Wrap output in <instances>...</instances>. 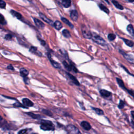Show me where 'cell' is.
<instances>
[{
	"instance_id": "1",
	"label": "cell",
	"mask_w": 134,
	"mask_h": 134,
	"mask_svg": "<svg viewBox=\"0 0 134 134\" xmlns=\"http://www.w3.org/2000/svg\"><path fill=\"white\" fill-rule=\"evenodd\" d=\"M41 124V128L44 130H53L55 129L54 125L50 121L42 120Z\"/></svg>"
},
{
	"instance_id": "2",
	"label": "cell",
	"mask_w": 134,
	"mask_h": 134,
	"mask_svg": "<svg viewBox=\"0 0 134 134\" xmlns=\"http://www.w3.org/2000/svg\"><path fill=\"white\" fill-rule=\"evenodd\" d=\"M81 31L82 35L86 39H92L93 34L91 32L90 29L85 25H82L81 26Z\"/></svg>"
},
{
	"instance_id": "3",
	"label": "cell",
	"mask_w": 134,
	"mask_h": 134,
	"mask_svg": "<svg viewBox=\"0 0 134 134\" xmlns=\"http://www.w3.org/2000/svg\"><path fill=\"white\" fill-rule=\"evenodd\" d=\"M92 39L94 42H96L98 45L103 46H104L106 45V42L105 41V40L96 34H93Z\"/></svg>"
},
{
	"instance_id": "4",
	"label": "cell",
	"mask_w": 134,
	"mask_h": 134,
	"mask_svg": "<svg viewBox=\"0 0 134 134\" xmlns=\"http://www.w3.org/2000/svg\"><path fill=\"white\" fill-rule=\"evenodd\" d=\"M66 130L68 134H81L76 127L72 125H69L66 127Z\"/></svg>"
},
{
	"instance_id": "5",
	"label": "cell",
	"mask_w": 134,
	"mask_h": 134,
	"mask_svg": "<svg viewBox=\"0 0 134 134\" xmlns=\"http://www.w3.org/2000/svg\"><path fill=\"white\" fill-rule=\"evenodd\" d=\"M70 16L72 21H77V20L78 19V17H79L78 13L77 12V11L75 10L71 11L70 13Z\"/></svg>"
},
{
	"instance_id": "6",
	"label": "cell",
	"mask_w": 134,
	"mask_h": 134,
	"mask_svg": "<svg viewBox=\"0 0 134 134\" xmlns=\"http://www.w3.org/2000/svg\"><path fill=\"white\" fill-rule=\"evenodd\" d=\"M34 23H35V25H36L37 27H38L39 28H41V29H43L45 27V25L42 22L40 21L39 19L36 18H33Z\"/></svg>"
},
{
	"instance_id": "7",
	"label": "cell",
	"mask_w": 134,
	"mask_h": 134,
	"mask_svg": "<svg viewBox=\"0 0 134 134\" xmlns=\"http://www.w3.org/2000/svg\"><path fill=\"white\" fill-rule=\"evenodd\" d=\"M48 58L49 59V60L50 61V63L54 68H57V69H60V68H61V67L60 64L59 63H58L57 62H56V61L53 60L51 59V55L50 54H48Z\"/></svg>"
},
{
	"instance_id": "8",
	"label": "cell",
	"mask_w": 134,
	"mask_h": 134,
	"mask_svg": "<svg viewBox=\"0 0 134 134\" xmlns=\"http://www.w3.org/2000/svg\"><path fill=\"white\" fill-rule=\"evenodd\" d=\"M67 75H68V77H69V79L71 80V81H72V83H73L75 85H77V86H79L80 85V83L78 81V80L76 79L75 76H74L72 75H71L70 73L67 72Z\"/></svg>"
},
{
	"instance_id": "9",
	"label": "cell",
	"mask_w": 134,
	"mask_h": 134,
	"mask_svg": "<svg viewBox=\"0 0 134 134\" xmlns=\"http://www.w3.org/2000/svg\"><path fill=\"white\" fill-rule=\"evenodd\" d=\"M23 103L24 105L25 106L28 107H32L34 106V103L31 101L29 99L27 98H24L22 100Z\"/></svg>"
},
{
	"instance_id": "10",
	"label": "cell",
	"mask_w": 134,
	"mask_h": 134,
	"mask_svg": "<svg viewBox=\"0 0 134 134\" xmlns=\"http://www.w3.org/2000/svg\"><path fill=\"white\" fill-rule=\"evenodd\" d=\"M119 52H120L123 56L125 57V58L127 59V60H128L130 62H133L134 61V57L132 55H128V54L125 53L123 51H122L121 50L119 51Z\"/></svg>"
},
{
	"instance_id": "11",
	"label": "cell",
	"mask_w": 134,
	"mask_h": 134,
	"mask_svg": "<svg viewBox=\"0 0 134 134\" xmlns=\"http://www.w3.org/2000/svg\"><path fill=\"white\" fill-rule=\"evenodd\" d=\"M39 15L40 17H41L42 19V21H44V22H46L47 23L49 24H51V25L52 24V21H51L50 19L48 18L45 15H44V14H42V13H39Z\"/></svg>"
},
{
	"instance_id": "12",
	"label": "cell",
	"mask_w": 134,
	"mask_h": 134,
	"mask_svg": "<svg viewBox=\"0 0 134 134\" xmlns=\"http://www.w3.org/2000/svg\"><path fill=\"white\" fill-rule=\"evenodd\" d=\"M100 94L105 98H110L112 96V93H111L109 91H108L106 90H101L99 91Z\"/></svg>"
},
{
	"instance_id": "13",
	"label": "cell",
	"mask_w": 134,
	"mask_h": 134,
	"mask_svg": "<svg viewBox=\"0 0 134 134\" xmlns=\"http://www.w3.org/2000/svg\"><path fill=\"white\" fill-rule=\"evenodd\" d=\"M29 51L30 52L35 54L36 55H37L39 57L42 56V53L40 52L39 51H38L37 50V48L35 47H33V46L31 47L29 49Z\"/></svg>"
},
{
	"instance_id": "14",
	"label": "cell",
	"mask_w": 134,
	"mask_h": 134,
	"mask_svg": "<svg viewBox=\"0 0 134 134\" xmlns=\"http://www.w3.org/2000/svg\"><path fill=\"white\" fill-rule=\"evenodd\" d=\"M81 126L82 127V128H84L85 130H89L91 129V126L90 124L87 122L86 121L82 122L81 123Z\"/></svg>"
},
{
	"instance_id": "15",
	"label": "cell",
	"mask_w": 134,
	"mask_h": 134,
	"mask_svg": "<svg viewBox=\"0 0 134 134\" xmlns=\"http://www.w3.org/2000/svg\"><path fill=\"white\" fill-rule=\"evenodd\" d=\"M19 72H20V75H21V76L22 77H23L24 78H26L27 76L28 75V74H29L28 71L27 69H26L24 68H22L21 69H20Z\"/></svg>"
},
{
	"instance_id": "16",
	"label": "cell",
	"mask_w": 134,
	"mask_h": 134,
	"mask_svg": "<svg viewBox=\"0 0 134 134\" xmlns=\"http://www.w3.org/2000/svg\"><path fill=\"white\" fill-rule=\"evenodd\" d=\"M10 13L13 16L17 18L18 19H22V15L19 13H18L17 12H16L15 11L11 10L10 11Z\"/></svg>"
},
{
	"instance_id": "17",
	"label": "cell",
	"mask_w": 134,
	"mask_h": 134,
	"mask_svg": "<svg viewBox=\"0 0 134 134\" xmlns=\"http://www.w3.org/2000/svg\"><path fill=\"white\" fill-rule=\"evenodd\" d=\"M53 25L56 29L58 30H60L62 28V27H63V26H62L61 23L59 21H56L55 23H54Z\"/></svg>"
},
{
	"instance_id": "18",
	"label": "cell",
	"mask_w": 134,
	"mask_h": 134,
	"mask_svg": "<svg viewBox=\"0 0 134 134\" xmlns=\"http://www.w3.org/2000/svg\"><path fill=\"white\" fill-rule=\"evenodd\" d=\"M116 81H117V83H118V84L119 85V86L121 88H122V89H124L125 90H126V91L127 90V89L125 86L123 81H122L121 79L117 78H116Z\"/></svg>"
},
{
	"instance_id": "19",
	"label": "cell",
	"mask_w": 134,
	"mask_h": 134,
	"mask_svg": "<svg viewBox=\"0 0 134 134\" xmlns=\"http://www.w3.org/2000/svg\"><path fill=\"white\" fill-rule=\"evenodd\" d=\"M62 5L65 8H68L70 7L71 4V1L70 0H64L61 2Z\"/></svg>"
},
{
	"instance_id": "20",
	"label": "cell",
	"mask_w": 134,
	"mask_h": 134,
	"mask_svg": "<svg viewBox=\"0 0 134 134\" xmlns=\"http://www.w3.org/2000/svg\"><path fill=\"white\" fill-rule=\"evenodd\" d=\"M61 21L63 22L64 24H67L68 26H69L70 28H74V26H73V24L71 23V22H70L69 20L67 19V18H65L64 17H61Z\"/></svg>"
},
{
	"instance_id": "21",
	"label": "cell",
	"mask_w": 134,
	"mask_h": 134,
	"mask_svg": "<svg viewBox=\"0 0 134 134\" xmlns=\"http://www.w3.org/2000/svg\"><path fill=\"white\" fill-rule=\"evenodd\" d=\"M127 30L131 35L134 37V28L132 25L129 24V25H128L127 27Z\"/></svg>"
},
{
	"instance_id": "22",
	"label": "cell",
	"mask_w": 134,
	"mask_h": 134,
	"mask_svg": "<svg viewBox=\"0 0 134 134\" xmlns=\"http://www.w3.org/2000/svg\"><path fill=\"white\" fill-rule=\"evenodd\" d=\"M99 8L100 9L103 11V12H104L105 13H106V14H109L110 13V11L108 9L107 7H106L105 6V5H104L103 4H99Z\"/></svg>"
},
{
	"instance_id": "23",
	"label": "cell",
	"mask_w": 134,
	"mask_h": 134,
	"mask_svg": "<svg viewBox=\"0 0 134 134\" xmlns=\"http://www.w3.org/2000/svg\"><path fill=\"white\" fill-rule=\"evenodd\" d=\"M122 41H123L125 42V43L126 44V45H127L128 46H129L130 47H132L134 46V43L133 41H129V40H128V39H125V38H122Z\"/></svg>"
},
{
	"instance_id": "24",
	"label": "cell",
	"mask_w": 134,
	"mask_h": 134,
	"mask_svg": "<svg viewBox=\"0 0 134 134\" xmlns=\"http://www.w3.org/2000/svg\"><path fill=\"white\" fill-rule=\"evenodd\" d=\"M112 2L113 3V4H114V6L117 8H118V9L121 10H122L124 9L123 6H122V5H121L120 4H119L117 1H112Z\"/></svg>"
},
{
	"instance_id": "25",
	"label": "cell",
	"mask_w": 134,
	"mask_h": 134,
	"mask_svg": "<svg viewBox=\"0 0 134 134\" xmlns=\"http://www.w3.org/2000/svg\"><path fill=\"white\" fill-rule=\"evenodd\" d=\"M62 35H63V36L64 37H65V38H69L71 37V34L69 32V31L66 29H65L64 30H63V31H62Z\"/></svg>"
},
{
	"instance_id": "26",
	"label": "cell",
	"mask_w": 134,
	"mask_h": 134,
	"mask_svg": "<svg viewBox=\"0 0 134 134\" xmlns=\"http://www.w3.org/2000/svg\"><path fill=\"white\" fill-rule=\"evenodd\" d=\"M63 64H64V66L65 69H66L68 71H70L71 70H72L71 64H69L67 62H66L65 61H63Z\"/></svg>"
},
{
	"instance_id": "27",
	"label": "cell",
	"mask_w": 134,
	"mask_h": 134,
	"mask_svg": "<svg viewBox=\"0 0 134 134\" xmlns=\"http://www.w3.org/2000/svg\"><path fill=\"white\" fill-rule=\"evenodd\" d=\"M26 114L27 115H28L29 116H30L31 117L34 118V119H39V118H41V116H40L39 115L35 114H34L33 113L28 112V113H26Z\"/></svg>"
},
{
	"instance_id": "28",
	"label": "cell",
	"mask_w": 134,
	"mask_h": 134,
	"mask_svg": "<svg viewBox=\"0 0 134 134\" xmlns=\"http://www.w3.org/2000/svg\"><path fill=\"white\" fill-rule=\"evenodd\" d=\"M92 109L95 111L97 114L99 115H102L104 114V112L102 110L100 109H98V108H95V107H92Z\"/></svg>"
},
{
	"instance_id": "29",
	"label": "cell",
	"mask_w": 134,
	"mask_h": 134,
	"mask_svg": "<svg viewBox=\"0 0 134 134\" xmlns=\"http://www.w3.org/2000/svg\"><path fill=\"white\" fill-rule=\"evenodd\" d=\"M116 38V35L114 34H109L108 35V39L110 41H114Z\"/></svg>"
},
{
	"instance_id": "30",
	"label": "cell",
	"mask_w": 134,
	"mask_h": 134,
	"mask_svg": "<svg viewBox=\"0 0 134 134\" xmlns=\"http://www.w3.org/2000/svg\"><path fill=\"white\" fill-rule=\"evenodd\" d=\"M0 16H1V17H0V23H1V24L2 25H6L7 24V23L6 21H5L4 16L2 15V14H1V15Z\"/></svg>"
},
{
	"instance_id": "31",
	"label": "cell",
	"mask_w": 134,
	"mask_h": 134,
	"mask_svg": "<svg viewBox=\"0 0 134 134\" xmlns=\"http://www.w3.org/2000/svg\"><path fill=\"white\" fill-rule=\"evenodd\" d=\"M13 105L14 106H16V107H23V108H26V106H24L23 105H22V104L20 103L19 102H16L15 103H14L13 104Z\"/></svg>"
},
{
	"instance_id": "32",
	"label": "cell",
	"mask_w": 134,
	"mask_h": 134,
	"mask_svg": "<svg viewBox=\"0 0 134 134\" xmlns=\"http://www.w3.org/2000/svg\"><path fill=\"white\" fill-rule=\"evenodd\" d=\"M125 106V103L124 101H122V100H120V102H119V103L118 105V108L120 109H123Z\"/></svg>"
},
{
	"instance_id": "33",
	"label": "cell",
	"mask_w": 134,
	"mask_h": 134,
	"mask_svg": "<svg viewBox=\"0 0 134 134\" xmlns=\"http://www.w3.org/2000/svg\"><path fill=\"white\" fill-rule=\"evenodd\" d=\"M5 7H6V3L1 0L0 2V7L1 8H5Z\"/></svg>"
},
{
	"instance_id": "34",
	"label": "cell",
	"mask_w": 134,
	"mask_h": 134,
	"mask_svg": "<svg viewBox=\"0 0 134 134\" xmlns=\"http://www.w3.org/2000/svg\"><path fill=\"white\" fill-rule=\"evenodd\" d=\"M42 112H43L45 114H46L48 116H52V113H51L50 111H49L48 110H42Z\"/></svg>"
},
{
	"instance_id": "35",
	"label": "cell",
	"mask_w": 134,
	"mask_h": 134,
	"mask_svg": "<svg viewBox=\"0 0 134 134\" xmlns=\"http://www.w3.org/2000/svg\"><path fill=\"white\" fill-rule=\"evenodd\" d=\"M5 39L7 40V41H10V40L12 39V35H11V34H6L5 36Z\"/></svg>"
},
{
	"instance_id": "36",
	"label": "cell",
	"mask_w": 134,
	"mask_h": 134,
	"mask_svg": "<svg viewBox=\"0 0 134 134\" xmlns=\"http://www.w3.org/2000/svg\"><path fill=\"white\" fill-rule=\"evenodd\" d=\"M71 67H72V70L74 71V72H76V73H77V72H78V69H76V68L74 65L72 64H71Z\"/></svg>"
},
{
	"instance_id": "37",
	"label": "cell",
	"mask_w": 134,
	"mask_h": 134,
	"mask_svg": "<svg viewBox=\"0 0 134 134\" xmlns=\"http://www.w3.org/2000/svg\"><path fill=\"white\" fill-rule=\"evenodd\" d=\"M127 92L130 95H132L133 98H134V91L132 90H127Z\"/></svg>"
},
{
	"instance_id": "38",
	"label": "cell",
	"mask_w": 134,
	"mask_h": 134,
	"mask_svg": "<svg viewBox=\"0 0 134 134\" xmlns=\"http://www.w3.org/2000/svg\"><path fill=\"white\" fill-rule=\"evenodd\" d=\"M27 132V129H23L20 130L18 132V134H25Z\"/></svg>"
},
{
	"instance_id": "39",
	"label": "cell",
	"mask_w": 134,
	"mask_h": 134,
	"mask_svg": "<svg viewBox=\"0 0 134 134\" xmlns=\"http://www.w3.org/2000/svg\"><path fill=\"white\" fill-rule=\"evenodd\" d=\"M24 81L25 83L26 84H28L29 83V79H28V78H27V77L26 78H24Z\"/></svg>"
},
{
	"instance_id": "40",
	"label": "cell",
	"mask_w": 134,
	"mask_h": 134,
	"mask_svg": "<svg viewBox=\"0 0 134 134\" xmlns=\"http://www.w3.org/2000/svg\"><path fill=\"white\" fill-rule=\"evenodd\" d=\"M7 69L8 70H14V67H13V65H12L11 64L8 65V66L7 67Z\"/></svg>"
},
{
	"instance_id": "41",
	"label": "cell",
	"mask_w": 134,
	"mask_h": 134,
	"mask_svg": "<svg viewBox=\"0 0 134 134\" xmlns=\"http://www.w3.org/2000/svg\"><path fill=\"white\" fill-rule=\"evenodd\" d=\"M40 41H41V45L42 46L46 45V42L44 41H43V40H40Z\"/></svg>"
},
{
	"instance_id": "42",
	"label": "cell",
	"mask_w": 134,
	"mask_h": 134,
	"mask_svg": "<svg viewBox=\"0 0 134 134\" xmlns=\"http://www.w3.org/2000/svg\"><path fill=\"white\" fill-rule=\"evenodd\" d=\"M131 126H132V128L134 129V122L133 121H131Z\"/></svg>"
},
{
	"instance_id": "43",
	"label": "cell",
	"mask_w": 134,
	"mask_h": 134,
	"mask_svg": "<svg viewBox=\"0 0 134 134\" xmlns=\"http://www.w3.org/2000/svg\"><path fill=\"white\" fill-rule=\"evenodd\" d=\"M131 114H132L133 118L134 119V111H131Z\"/></svg>"
},
{
	"instance_id": "44",
	"label": "cell",
	"mask_w": 134,
	"mask_h": 134,
	"mask_svg": "<svg viewBox=\"0 0 134 134\" xmlns=\"http://www.w3.org/2000/svg\"><path fill=\"white\" fill-rule=\"evenodd\" d=\"M10 134H11V133H10Z\"/></svg>"
}]
</instances>
